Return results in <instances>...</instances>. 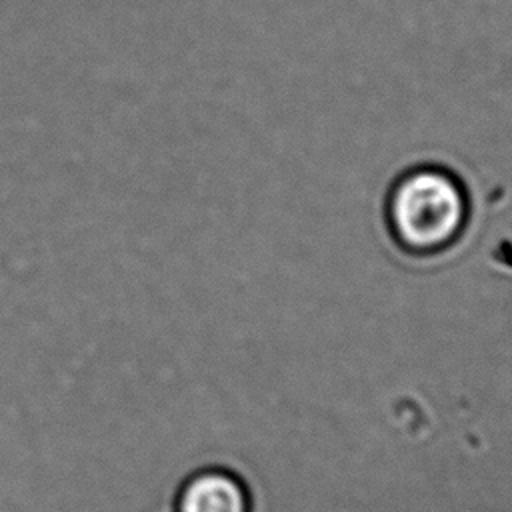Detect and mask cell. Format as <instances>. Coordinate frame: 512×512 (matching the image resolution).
I'll use <instances>...</instances> for the list:
<instances>
[{
  "label": "cell",
  "instance_id": "1",
  "mask_svg": "<svg viewBox=\"0 0 512 512\" xmlns=\"http://www.w3.org/2000/svg\"><path fill=\"white\" fill-rule=\"evenodd\" d=\"M384 218L390 236L404 254L438 256L454 248L468 228V192L448 168L412 166L390 184Z\"/></svg>",
  "mask_w": 512,
  "mask_h": 512
},
{
  "label": "cell",
  "instance_id": "2",
  "mask_svg": "<svg viewBox=\"0 0 512 512\" xmlns=\"http://www.w3.org/2000/svg\"><path fill=\"white\" fill-rule=\"evenodd\" d=\"M170 512H252V494L238 472L208 464L180 480Z\"/></svg>",
  "mask_w": 512,
  "mask_h": 512
}]
</instances>
